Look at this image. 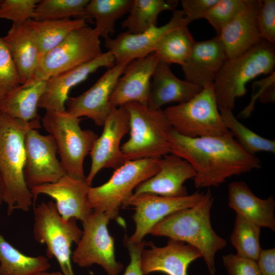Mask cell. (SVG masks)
I'll return each instance as SVG.
<instances>
[{
	"label": "cell",
	"instance_id": "obj_1",
	"mask_svg": "<svg viewBox=\"0 0 275 275\" xmlns=\"http://www.w3.org/2000/svg\"><path fill=\"white\" fill-rule=\"evenodd\" d=\"M168 138L171 153L194 169L196 188L217 187L232 176L261 167L260 160L244 150L230 132L221 136L190 138L172 127Z\"/></svg>",
	"mask_w": 275,
	"mask_h": 275
},
{
	"label": "cell",
	"instance_id": "obj_2",
	"mask_svg": "<svg viewBox=\"0 0 275 275\" xmlns=\"http://www.w3.org/2000/svg\"><path fill=\"white\" fill-rule=\"evenodd\" d=\"M40 119L26 122L0 112V179L9 215L29 211L34 202L24 177V141L28 131L41 128Z\"/></svg>",
	"mask_w": 275,
	"mask_h": 275
},
{
	"label": "cell",
	"instance_id": "obj_3",
	"mask_svg": "<svg viewBox=\"0 0 275 275\" xmlns=\"http://www.w3.org/2000/svg\"><path fill=\"white\" fill-rule=\"evenodd\" d=\"M213 198L209 189L193 206L173 212L157 223L149 234L186 243L201 254L210 275H215V255L227 242L213 230L210 210Z\"/></svg>",
	"mask_w": 275,
	"mask_h": 275
},
{
	"label": "cell",
	"instance_id": "obj_4",
	"mask_svg": "<svg viewBox=\"0 0 275 275\" xmlns=\"http://www.w3.org/2000/svg\"><path fill=\"white\" fill-rule=\"evenodd\" d=\"M274 44L262 40L235 58L228 59L213 85L218 108L233 110L237 98L245 95L246 85L261 74L274 71Z\"/></svg>",
	"mask_w": 275,
	"mask_h": 275
},
{
	"label": "cell",
	"instance_id": "obj_5",
	"mask_svg": "<svg viewBox=\"0 0 275 275\" xmlns=\"http://www.w3.org/2000/svg\"><path fill=\"white\" fill-rule=\"evenodd\" d=\"M124 106L130 119V137L121 147L126 160L161 157L171 153L168 133L172 126L163 111L135 102Z\"/></svg>",
	"mask_w": 275,
	"mask_h": 275
},
{
	"label": "cell",
	"instance_id": "obj_6",
	"mask_svg": "<svg viewBox=\"0 0 275 275\" xmlns=\"http://www.w3.org/2000/svg\"><path fill=\"white\" fill-rule=\"evenodd\" d=\"M81 119L64 112L46 111L42 119L43 127L52 135L57 144L58 153L67 175L86 180L84 161L90 154L98 137L91 130L82 129Z\"/></svg>",
	"mask_w": 275,
	"mask_h": 275
},
{
	"label": "cell",
	"instance_id": "obj_7",
	"mask_svg": "<svg viewBox=\"0 0 275 275\" xmlns=\"http://www.w3.org/2000/svg\"><path fill=\"white\" fill-rule=\"evenodd\" d=\"M160 158L126 161L106 182L90 186L88 199L92 209L104 213L111 220L116 218L124 202L133 195V189L158 172Z\"/></svg>",
	"mask_w": 275,
	"mask_h": 275
},
{
	"label": "cell",
	"instance_id": "obj_8",
	"mask_svg": "<svg viewBox=\"0 0 275 275\" xmlns=\"http://www.w3.org/2000/svg\"><path fill=\"white\" fill-rule=\"evenodd\" d=\"M33 234L36 241L46 245L47 257L57 260L63 275H75L71 248L82 234L75 219L64 221L53 201L42 202L34 208Z\"/></svg>",
	"mask_w": 275,
	"mask_h": 275
},
{
	"label": "cell",
	"instance_id": "obj_9",
	"mask_svg": "<svg viewBox=\"0 0 275 275\" xmlns=\"http://www.w3.org/2000/svg\"><path fill=\"white\" fill-rule=\"evenodd\" d=\"M213 85L204 87L188 101L163 111L172 127L179 134L195 138L221 136L230 132L222 119Z\"/></svg>",
	"mask_w": 275,
	"mask_h": 275
},
{
	"label": "cell",
	"instance_id": "obj_10",
	"mask_svg": "<svg viewBox=\"0 0 275 275\" xmlns=\"http://www.w3.org/2000/svg\"><path fill=\"white\" fill-rule=\"evenodd\" d=\"M100 37L97 29L87 25L74 30L59 44L43 55L30 79L47 80L97 58L102 53Z\"/></svg>",
	"mask_w": 275,
	"mask_h": 275
},
{
	"label": "cell",
	"instance_id": "obj_11",
	"mask_svg": "<svg viewBox=\"0 0 275 275\" xmlns=\"http://www.w3.org/2000/svg\"><path fill=\"white\" fill-rule=\"evenodd\" d=\"M111 219L104 213L93 211L82 223V234L72 253V260L81 267L96 264L108 275H118L123 265L115 258L114 239L107 225Z\"/></svg>",
	"mask_w": 275,
	"mask_h": 275
},
{
	"label": "cell",
	"instance_id": "obj_12",
	"mask_svg": "<svg viewBox=\"0 0 275 275\" xmlns=\"http://www.w3.org/2000/svg\"><path fill=\"white\" fill-rule=\"evenodd\" d=\"M24 177L28 188L57 182L66 175L57 158L58 147L51 134L42 135L36 129L25 136Z\"/></svg>",
	"mask_w": 275,
	"mask_h": 275
},
{
	"label": "cell",
	"instance_id": "obj_13",
	"mask_svg": "<svg viewBox=\"0 0 275 275\" xmlns=\"http://www.w3.org/2000/svg\"><path fill=\"white\" fill-rule=\"evenodd\" d=\"M204 194L197 191L184 197L171 198L149 193L133 194L122 206H132L135 210L133 215L135 230L128 239L132 243H140L157 223L173 212L193 206Z\"/></svg>",
	"mask_w": 275,
	"mask_h": 275
},
{
	"label": "cell",
	"instance_id": "obj_14",
	"mask_svg": "<svg viewBox=\"0 0 275 275\" xmlns=\"http://www.w3.org/2000/svg\"><path fill=\"white\" fill-rule=\"evenodd\" d=\"M129 129V115L126 108L124 105L114 107L103 124L102 134L95 141L90 153L91 166L85 180L89 186H92L95 176L103 168L116 170L126 161L120 142Z\"/></svg>",
	"mask_w": 275,
	"mask_h": 275
},
{
	"label": "cell",
	"instance_id": "obj_15",
	"mask_svg": "<svg viewBox=\"0 0 275 275\" xmlns=\"http://www.w3.org/2000/svg\"><path fill=\"white\" fill-rule=\"evenodd\" d=\"M189 23L182 10L175 9L170 20L166 24L154 26L145 32L120 33L116 38L105 39L104 45L114 56L115 64L129 63L145 58L154 52L160 39L169 31Z\"/></svg>",
	"mask_w": 275,
	"mask_h": 275
},
{
	"label": "cell",
	"instance_id": "obj_16",
	"mask_svg": "<svg viewBox=\"0 0 275 275\" xmlns=\"http://www.w3.org/2000/svg\"><path fill=\"white\" fill-rule=\"evenodd\" d=\"M129 63L115 64L88 90L78 96L69 97L65 103L66 111L77 118L86 117L96 125L103 126L115 107L109 102L111 95Z\"/></svg>",
	"mask_w": 275,
	"mask_h": 275
},
{
	"label": "cell",
	"instance_id": "obj_17",
	"mask_svg": "<svg viewBox=\"0 0 275 275\" xmlns=\"http://www.w3.org/2000/svg\"><path fill=\"white\" fill-rule=\"evenodd\" d=\"M90 187L85 180L66 174L56 182L37 186L30 190L34 201L40 195L53 199L58 213L64 221L74 218L83 222L93 211L88 199Z\"/></svg>",
	"mask_w": 275,
	"mask_h": 275
},
{
	"label": "cell",
	"instance_id": "obj_18",
	"mask_svg": "<svg viewBox=\"0 0 275 275\" xmlns=\"http://www.w3.org/2000/svg\"><path fill=\"white\" fill-rule=\"evenodd\" d=\"M115 65L114 55L107 51L92 61L51 76L46 80L38 107L46 111H65V103L72 88L86 80L99 68L108 69Z\"/></svg>",
	"mask_w": 275,
	"mask_h": 275
},
{
	"label": "cell",
	"instance_id": "obj_19",
	"mask_svg": "<svg viewBox=\"0 0 275 275\" xmlns=\"http://www.w3.org/2000/svg\"><path fill=\"white\" fill-rule=\"evenodd\" d=\"M158 61L153 52L130 62L111 95V104L119 107L135 102L147 105L152 75Z\"/></svg>",
	"mask_w": 275,
	"mask_h": 275
},
{
	"label": "cell",
	"instance_id": "obj_20",
	"mask_svg": "<svg viewBox=\"0 0 275 275\" xmlns=\"http://www.w3.org/2000/svg\"><path fill=\"white\" fill-rule=\"evenodd\" d=\"M151 249H144L140 266L144 275L160 272L167 275H187L189 264L202 257L200 252L184 242L170 239L167 244L159 248L148 243Z\"/></svg>",
	"mask_w": 275,
	"mask_h": 275
},
{
	"label": "cell",
	"instance_id": "obj_21",
	"mask_svg": "<svg viewBox=\"0 0 275 275\" xmlns=\"http://www.w3.org/2000/svg\"><path fill=\"white\" fill-rule=\"evenodd\" d=\"M159 164L158 172L139 184L133 194L149 193L171 198L188 195L183 183L195 177L196 172L191 165L172 153L161 157Z\"/></svg>",
	"mask_w": 275,
	"mask_h": 275
},
{
	"label": "cell",
	"instance_id": "obj_22",
	"mask_svg": "<svg viewBox=\"0 0 275 275\" xmlns=\"http://www.w3.org/2000/svg\"><path fill=\"white\" fill-rule=\"evenodd\" d=\"M259 3L260 0H248L245 7L217 36L228 59L241 55L262 41L257 22Z\"/></svg>",
	"mask_w": 275,
	"mask_h": 275
},
{
	"label": "cell",
	"instance_id": "obj_23",
	"mask_svg": "<svg viewBox=\"0 0 275 275\" xmlns=\"http://www.w3.org/2000/svg\"><path fill=\"white\" fill-rule=\"evenodd\" d=\"M228 60L218 36L195 42L182 69L185 79L202 88L212 85Z\"/></svg>",
	"mask_w": 275,
	"mask_h": 275
},
{
	"label": "cell",
	"instance_id": "obj_24",
	"mask_svg": "<svg viewBox=\"0 0 275 275\" xmlns=\"http://www.w3.org/2000/svg\"><path fill=\"white\" fill-rule=\"evenodd\" d=\"M203 88L187 80L177 77L170 65L158 61L152 75L147 106L159 109L170 102H185L200 93Z\"/></svg>",
	"mask_w": 275,
	"mask_h": 275
},
{
	"label": "cell",
	"instance_id": "obj_25",
	"mask_svg": "<svg viewBox=\"0 0 275 275\" xmlns=\"http://www.w3.org/2000/svg\"><path fill=\"white\" fill-rule=\"evenodd\" d=\"M228 205L246 220L260 228L275 231V202L272 197L260 199L245 182L234 181L228 185Z\"/></svg>",
	"mask_w": 275,
	"mask_h": 275
},
{
	"label": "cell",
	"instance_id": "obj_26",
	"mask_svg": "<svg viewBox=\"0 0 275 275\" xmlns=\"http://www.w3.org/2000/svg\"><path fill=\"white\" fill-rule=\"evenodd\" d=\"M3 39L16 66L20 84H23L32 77L41 58L37 38L25 22L13 24Z\"/></svg>",
	"mask_w": 275,
	"mask_h": 275
},
{
	"label": "cell",
	"instance_id": "obj_27",
	"mask_svg": "<svg viewBox=\"0 0 275 275\" xmlns=\"http://www.w3.org/2000/svg\"><path fill=\"white\" fill-rule=\"evenodd\" d=\"M46 82L43 79H31L15 87L0 102V112L26 122L40 119L38 104Z\"/></svg>",
	"mask_w": 275,
	"mask_h": 275
},
{
	"label": "cell",
	"instance_id": "obj_28",
	"mask_svg": "<svg viewBox=\"0 0 275 275\" xmlns=\"http://www.w3.org/2000/svg\"><path fill=\"white\" fill-rule=\"evenodd\" d=\"M50 267L47 257L25 255L0 234V275H37Z\"/></svg>",
	"mask_w": 275,
	"mask_h": 275
},
{
	"label": "cell",
	"instance_id": "obj_29",
	"mask_svg": "<svg viewBox=\"0 0 275 275\" xmlns=\"http://www.w3.org/2000/svg\"><path fill=\"white\" fill-rule=\"evenodd\" d=\"M176 0H133L129 15L122 23L128 33L136 34L157 26L159 14L166 10L173 11L178 4Z\"/></svg>",
	"mask_w": 275,
	"mask_h": 275
},
{
	"label": "cell",
	"instance_id": "obj_30",
	"mask_svg": "<svg viewBox=\"0 0 275 275\" xmlns=\"http://www.w3.org/2000/svg\"><path fill=\"white\" fill-rule=\"evenodd\" d=\"M26 23L37 38L41 57L62 42L74 30L86 25L83 18L41 21L30 19Z\"/></svg>",
	"mask_w": 275,
	"mask_h": 275
},
{
	"label": "cell",
	"instance_id": "obj_31",
	"mask_svg": "<svg viewBox=\"0 0 275 275\" xmlns=\"http://www.w3.org/2000/svg\"><path fill=\"white\" fill-rule=\"evenodd\" d=\"M195 41L187 26L175 28L159 40L154 52L158 61L181 66L188 58Z\"/></svg>",
	"mask_w": 275,
	"mask_h": 275
},
{
	"label": "cell",
	"instance_id": "obj_32",
	"mask_svg": "<svg viewBox=\"0 0 275 275\" xmlns=\"http://www.w3.org/2000/svg\"><path fill=\"white\" fill-rule=\"evenodd\" d=\"M133 0H91L86 7L88 19L94 18L96 26L106 39L115 32L116 21L128 13Z\"/></svg>",
	"mask_w": 275,
	"mask_h": 275
},
{
	"label": "cell",
	"instance_id": "obj_33",
	"mask_svg": "<svg viewBox=\"0 0 275 275\" xmlns=\"http://www.w3.org/2000/svg\"><path fill=\"white\" fill-rule=\"evenodd\" d=\"M218 109L226 128L246 152L253 155L259 152L275 153L274 140L263 138L246 127L236 118L232 110Z\"/></svg>",
	"mask_w": 275,
	"mask_h": 275
},
{
	"label": "cell",
	"instance_id": "obj_34",
	"mask_svg": "<svg viewBox=\"0 0 275 275\" xmlns=\"http://www.w3.org/2000/svg\"><path fill=\"white\" fill-rule=\"evenodd\" d=\"M259 226L236 215L230 242L236 250V255L257 261L262 249L260 245Z\"/></svg>",
	"mask_w": 275,
	"mask_h": 275
},
{
	"label": "cell",
	"instance_id": "obj_35",
	"mask_svg": "<svg viewBox=\"0 0 275 275\" xmlns=\"http://www.w3.org/2000/svg\"><path fill=\"white\" fill-rule=\"evenodd\" d=\"M89 0H40L34 10L33 19L60 20L77 16L88 19L86 7Z\"/></svg>",
	"mask_w": 275,
	"mask_h": 275
},
{
	"label": "cell",
	"instance_id": "obj_36",
	"mask_svg": "<svg viewBox=\"0 0 275 275\" xmlns=\"http://www.w3.org/2000/svg\"><path fill=\"white\" fill-rule=\"evenodd\" d=\"M248 0H218L209 9L205 18L218 36L222 29L245 7Z\"/></svg>",
	"mask_w": 275,
	"mask_h": 275
},
{
	"label": "cell",
	"instance_id": "obj_37",
	"mask_svg": "<svg viewBox=\"0 0 275 275\" xmlns=\"http://www.w3.org/2000/svg\"><path fill=\"white\" fill-rule=\"evenodd\" d=\"M21 85L10 50L0 37V102L12 89Z\"/></svg>",
	"mask_w": 275,
	"mask_h": 275
},
{
	"label": "cell",
	"instance_id": "obj_38",
	"mask_svg": "<svg viewBox=\"0 0 275 275\" xmlns=\"http://www.w3.org/2000/svg\"><path fill=\"white\" fill-rule=\"evenodd\" d=\"M40 0H3L0 6V18L21 24L33 19L34 10Z\"/></svg>",
	"mask_w": 275,
	"mask_h": 275
},
{
	"label": "cell",
	"instance_id": "obj_39",
	"mask_svg": "<svg viewBox=\"0 0 275 275\" xmlns=\"http://www.w3.org/2000/svg\"><path fill=\"white\" fill-rule=\"evenodd\" d=\"M257 22L259 33L262 40L274 44V0H260Z\"/></svg>",
	"mask_w": 275,
	"mask_h": 275
},
{
	"label": "cell",
	"instance_id": "obj_40",
	"mask_svg": "<svg viewBox=\"0 0 275 275\" xmlns=\"http://www.w3.org/2000/svg\"><path fill=\"white\" fill-rule=\"evenodd\" d=\"M223 262L229 275H261L256 261L231 254Z\"/></svg>",
	"mask_w": 275,
	"mask_h": 275
},
{
	"label": "cell",
	"instance_id": "obj_41",
	"mask_svg": "<svg viewBox=\"0 0 275 275\" xmlns=\"http://www.w3.org/2000/svg\"><path fill=\"white\" fill-rule=\"evenodd\" d=\"M218 0H182V11L189 23L204 18Z\"/></svg>",
	"mask_w": 275,
	"mask_h": 275
},
{
	"label": "cell",
	"instance_id": "obj_42",
	"mask_svg": "<svg viewBox=\"0 0 275 275\" xmlns=\"http://www.w3.org/2000/svg\"><path fill=\"white\" fill-rule=\"evenodd\" d=\"M124 243L129 252L130 260L123 275H144L141 268L140 258L142 251L148 243L144 241L138 243H132L126 236Z\"/></svg>",
	"mask_w": 275,
	"mask_h": 275
},
{
	"label": "cell",
	"instance_id": "obj_43",
	"mask_svg": "<svg viewBox=\"0 0 275 275\" xmlns=\"http://www.w3.org/2000/svg\"><path fill=\"white\" fill-rule=\"evenodd\" d=\"M275 84V72L260 80L255 81L252 85L251 99L248 105L240 113L239 116L243 118L250 117L252 113L256 100L270 86Z\"/></svg>",
	"mask_w": 275,
	"mask_h": 275
},
{
	"label": "cell",
	"instance_id": "obj_44",
	"mask_svg": "<svg viewBox=\"0 0 275 275\" xmlns=\"http://www.w3.org/2000/svg\"><path fill=\"white\" fill-rule=\"evenodd\" d=\"M256 262L261 275H275V248L262 249Z\"/></svg>",
	"mask_w": 275,
	"mask_h": 275
},
{
	"label": "cell",
	"instance_id": "obj_45",
	"mask_svg": "<svg viewBox=\"0 0 275 275\" xmlns=\"http://www.w3.org/2000/svg\"><path fill=\"white\" fill-rule=\"evenodd\" d=\"M259 99L261 102L264 103H274L275 84L266 89Z\"/></svg>",
	"mask_w": 275,
	"mask_h": 275
},
{
	"label": "cell",
	"instance_id": "obj_46",
	"mask_svg": "<svg viewBox=\"0 0 275 275\" xmlns=\"http://www.w3.org/2000/svg\"><path fill=\"white\" fill-rule=\"evenodd\" d=\"M37 275H63L61 271H52L48 272L47 271L42 272Z\"/></svg>",
	"mask_w": 275,
	"mask_h": 275
},
{
	"label": "cell",
	"instance_id": "obj_47",
	"mask_svg": "<svg viewBox=\"0 0 275 275\" xmlns=\"http://www.w3.org/2000/svg\"><path fill=\"white\" fill-rule=\"evenodd\" d=\"M4 202L3 201V189H2V186L0 179V206L2 203Z\"/></svg>",
	"mask_w": 275,
	"mask_h": 275
},
{
	"label": "cell",
	"instance_id": "obj_48",
	"mask_svg": "<svg viewBox=\"0 0 275 275\" xmlns=\"http://www.w3.org/2000/svg\"><path fill=\"white\" fill-rule=\"evenodd\" d=\"M2 1H3V0H0V6H1V4H2Z\"/></svg>",
	"mask_w": 275,
	"mask_h": 275
}]
</instances>
